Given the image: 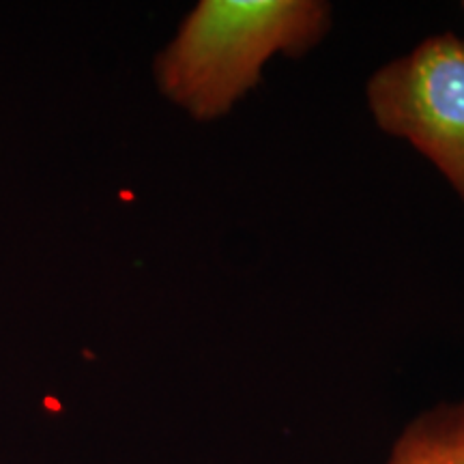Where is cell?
I'll return each instance as SVG.
<instances>
[{"mask_svg": "<svg viewBox=\"0 0 464 464\" xmlns=\"http://www.w3.org/2000/svg\"><path fill=\"white\" fill-rule=\"evenodd\" d=\"M332 24L324 0H200L155 58V82L185 114L211 123L256 89L276 56H305Z\"/></svg>", "mask_w": 464, "mask_h": 464, "instance_id": "obj_1", "label": "cell"}, {"mask_svg": "<svg viewBox=\"0 0 464 464\" xmlns=\"http://www.w3.org/2000/svg\"><path fill=\"white\" fill-rule=\"evenodd\" d=\"M376 127L411 144L464 202V39L439 33L365 82Z\"/></svg>", "mask_w": 464, "mask_h": 464, "instance_id": "obj_2", "label": "cell"}, {"mask_svg": "<svg viewBox=\"0 0 464 464\" xmlns=\"http://www.w3.org/2000/svg\"><path fill=\"white\" fill-rule=\"evenodd\" d=\"M385 464H464V400L430 406L406 423Z\"/></svg>", "mask_w": 464, "mask_h": 464, "instance_id": "obj_3", "label": "cell"}, {"mask_svg": "<svg viewBox=\"0 0 464 464\" xmlns=\"http://www.w3.org/2000/svg\"><path fill=\"white\" fill-rule=\"evenodd\" d=\"M462 7H464V5H462Z\"/></svg>", "mask_w": 464, "mask_h": 464, "instance_id": "obj_4", "label": "cell"}]
</instances>
